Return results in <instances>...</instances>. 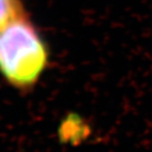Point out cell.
I'll list each match as a JSON object with an SVG mask.
<instances>
[{"mask_svg":"<svg viewBox=\"0 0 152 152\" xmlns=\"http://www.w3.org/2000/svg\"><path fill=\"white\" fill-rule=\"evenodd\" d=\"M48 58L47 42L27 16L0 32V73L12 87L32 89L48 67Z\"/></svg>","mask_w":152,"mask_h":152,"instance_id":"cell-1","label":"cell"},{"mask_svg":"<svg viewBox=\"0 0 152 152\" xmlns=\"http://www.w3.org/2000/svg\"><path fill=\"white\" fill-rule=\"evenodd\" d=\"M25 16L27 14L23 0H0V32Z\"/></svg>","mask_w":152,"mask_h":152,"instance_id":"cell-2","label":"cell"}]
</instances>
